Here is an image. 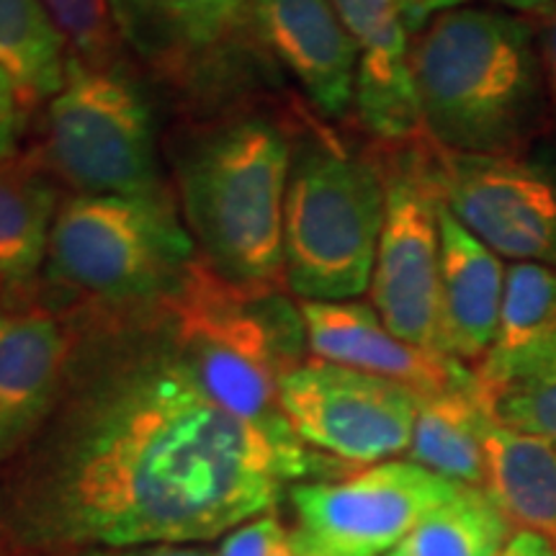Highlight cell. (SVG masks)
Masks as SVG:
<instances>
[{
  "label": "cell",
  "mask_w": 556,
  "mask_h": 556,
  "mask_svg": "<svg viewBox=\"0 0 556 556\" xmlns=\"http://www.w3.org/2000/svg\"><path fill=\"white\" fill-rule=\"evenodd\" d=\"M492 3L505 5V9H513V11H523L528 16H533V13L544 11L548 3H554V0H492Z\"/></svg>",
  "instance_id": "d6a6232c"
},
{
  "label": "cell",
  "mask_w": 556,
  "mask_h": 556,
  "mask_svg": "<svg viewBox=\"0 0 556 556\" xmlns=\"http://www.w3.org/2000/svg\"><path fill=\"white\" fill-rule=\"evenodd\" d=\"M435 180L443 206L500 258L556 266L554 165L435 144Z\"/></svg>",
  "instance_id": "8fae6325"
},
{
  "label": "cell",
  "mask_w": 556,
  "mask_h": 556,
  "mask_svg": "<svg viewBox=\"0 0 556 556\" xmlns=\"http://www.w3.org/2000/svg\"><path fill=\"white\" fill-rule=\"evenodd\" d=\"M464 484L415 462H379L343 479L296 482V552L325 556L389 554L413 528L462 490Z\"/></svg>",
  "instance_id": "9c48e42d"
},
{
  "label": "cell",
  "mask_w": 556,
  "mask_h": 556,
  "mask_svg": "<svg viewBox=\"0 0 556 556\" xmlns=\"http://www.w3.org/2000/svg\"><path fill=\"white\" fill-rule=\"evenodd\" d=\"M486 400L497 422L544 438L556 448V348L507 384L486 394Z\"/></svg>",
  "instance_id": "603a6c76"
},
{
  "label": "cell",
  "mask_w": 556,
  "mask_h": 556,
  "mask_svg": "<svg viewBox=\"0 0 556 556\" xmlns=\"http://www.w3.org/2000/svg\"><path fill=\"white\" fill-rule=\"evenodd\" d=\"M250 21L315 111L328 119L351 114L358 54L332 0H250Z\"/></svg>",
  "instance_id": "4fadbf2b"
},
{
  "label": "cell",
  "mask_w": 556,
  "mask_h": 556,
  "mask_svg": "<svg viewBox=\"0 0 556 556\" xmlns=\"http://www.w3.org/2000/svg\"><path fill=\"white\" fill-rule=\"evenodd\" d=\"M358 54L356 111L379 142L426 135L409 67V29L397 0H332Z\"/></svg>",
  "instance_id": "9a60e30c"
},
{
  "label": "cell",
  "mask_w": 556,
  "mask_h": 556,
  "mask_svg": "<svg viewBox=\"0 0 556 556\" xmlns=\"http://www.w3.org/2000/svg\"><path fill=\"white\" fill-rule=\"evenodd\" d=\"M495 422L484 389L475 381L417 400L409 462L456 484L484 486V441Z\"/></svg>",
  "instance_id": "ffe728a7"
},
{
  "label": "cell",
  "mask_w": 556,
  "mask_h": 556,
  "mask_svg": "<svg viewBox=\"0 0 556 556\" xmlns=\"http://www.w3.org/2000/svg\"><path fill=\"white\" fill-rule=\"evenodd\" d=\"M464 0H397L402 16H405V24L409 34H417L422 29V26L428 24L430 18L438 16V13L443 11H451V9H458Z\"/></svg>",
  "instance_id": "f546056e"
},
{
  "label": "cell",
  "mask_w": 556,
  "mask_h": 556,
  "mask_svg": "<svg viewBox=\"0 0 556 556\" xmlns=\"http://www.w3.org/2000/svg\"><path fill=\"white\" fill-rule=\"evenodd\" d=\"M157 304L75 315L62 397L5 497L9 539L197 544L270 513L283 484L319 469L304 441H276L208 397Z\"/></svg>",
  "instance_id": "6da1fadb"
},
{
  "label": "cell",
  "mask_w": 556,
  "mask_h": 556,
  "mask_svg": "<svg viewBox=\"0 0 556 556\" xmlns=\"http://www.w3.org/2000/svg\"><path fill=\"white\" fill-rule=\"evenodd\" d=\"M41 5L65 37L70 54L90 67H116L122 31L111 0H41Z\"/></svg>",
  "instance_id": "cb8c5ba5"
},
{
  "label": "cell",
  "mask_w": 556,
  "mask_h": 556,
  "mask_svg": "<svg viewBox=\"0 0 556 556\" xmlns=\"http://www.w3.org/2000/svg\"><path fill=\"white\" fill-rule=\"evenodd\" d=\"M505 291L500 255L441 201V343L458 364H482L495 343Z\"/></svg>",
  "instance_id": "e0dca14e"
},
{
  "label": "cell",
  "mask_w": 556,
  "mask_h": 556,
  "mask_svg": "<svg viewBox=\"0 0 556 556\" xmlns=\"http://www.w3.org/2000/svg\"><path fill=\"white\" fill-rule=\"evenodd\" d=\"M197 258L176 204L163 197L70 193L54 219L41 291L47 302L137 309L163 302Z\"/></svg>",
  "instance_id": "8992f818"
},
{
  "label": "cell",
  "mask_w": 556,
  "mask_h": 556,
  "mask_svg": "<svg viewBox=\"0 0 556 556\" xmlns=\"http://www.w3.org/2000/svg\"><path fill=\"white\" fill-rule=\"evenodd\" d=\"M78 323L34 302L0 309V467L31 446L65 389Z\"/></svg>",
  "instance_id": "7c38bea8"
},
{
  "label": "cell",
  "mask_w": 556,
  "mask_h": 556,
  "mask_svg": "<svg viewBox=\"0 0 556 556\" xmlns=\"http://www.w3.org/2000/svg\"><path fill=\"white\" fill-rule=\"evenodd\" d=\"M178 358L222 407L276 441H302L281 409V381L304 361L302 307L281 289H248L193 258L157 304Z\"/></svg>",
  "instance_id": "3957f363"
},
{
  "label": "cell",
  "mask_w": 556,
  "mask_h": 556,
  "mask_svg": "<svg viewBox=\"0 0 556 556\" xmlns=\"http://www.w3.org/2000/svg\"><path fill=\"white\" fill-rule=\"evenodd\" d=\"M307 348L312 358L353 371L394 381L413 389L417 397L467 387L475 371L456 358L428 353L405 343L381 323L371 304L361 302H302Z\"/></svg>",
  "instance_id": "5bb4252c"
},
{
  "label": "cell",
  "mask_w": 556,
  "mask_h": 556,
  "mask_svg": "<svg viewBox=\"0 0 556 556\" xmlns=\"http://www.w3.org/2000/svg\"><path fill=\"white\" fill-rule=\"evenodd\" d=\"M60 180L39 152L0 155V309L29 307L39 299Z\"/></svg>",
  "instance_id": "2e32d148"
},
{
  "label": "cell",
  "mask_w": 556,
  "mask_h": 556,
  "mask_svg": "<svg viewBox=\"0 0 556 556\" xmlns=\"http://www.w3.org/2000/svg\"><path fill=\"white\" fill-rule=\"evenodd\" d=\"M387 212L377 155L330 131L294 137L283 206V278L304 302H351L371 287Z\"/></svg>",
  "instance_id": "5b68a950"
},
{
  "label": "cell",
  "mask_w": 556,
  "mask_h": 556,
  "mask_svg": "<svg viewBox=\"0 0 556 556\" xmlns=\"http://www.w3.org/2000/svg\"><path fill=\"white\" fill-rule=\"evenodd\" d=\"M500 556H556L554 546L546 539L536 536V533L518 531L516 536H510Z\"/></svg>",
  "instance_id": "1f68e13d"
},
{
  "label": "cell",
  "mask_w": 556,
  "mask_h": 556,
  "mask_svg": "<svg viewBox=\"0 0 556 556\" xmlns=\"http://www.w3.org/2000/svg\"><path fill=\"white\" fill-rule=\"evenodd\" d=\"M170 52L212 50L250 18V0H168ZM173 58V54H170Z\"/></svg>",
  "instance_id": "d4e9b609"
},
{
  "label": "cell",
  "mask_w": 556,
  "mask_h": 556,
  "mask_svg": "<svg viewBox=\"0 0 556 556\" xmlns=\"http://www.w3.org/2000/svg\"><path fill=\"white\" fill-rule=\"evenodd\" d=\"M409 67L422 127L443 150L526 155L546 119L526 18L490 9L438 13L415 34Z\"/></svg>",
  "instance_id": "7a4b0ae2"
},
{
  "label": "cell",
  "mask_w": 556,
  "mask_h": 556,
  "mask_svg": "<svg viewBox=\"0 0 556 556\" xmlns=\"http://www.w3.org/2000/svg\"><path fill=\"white\" fill-rule=\"evenodd\" d=\"M484 458V490L510 528L536 533L556 552V448L495 420L486 430Z\"/></svg>",
  "instance_id": "ac0fdd59"
},
{
  "label": "cell",
  "mask_w": 556,
  "mask_h": 556,
  "mask_svg": "<svg viewBox=\"0 0 556 556\" xmlns=\"http://www.w3.org/2000/svg\"><path fill=\"white\" fill-rule=\"evenodd\" d=\"M294 137L261 114L201 129L184 150L178 191L201 261L248 289H281L283 206Z\"/></svg>",
  "instance_id": "277c9868"
},
{
  "label": "cell",
  "mask_w": 556,
  "mask_h": 556,
  "mask_svg": "<svg viewBox=\"0 0 556 556\" xmlns=\"http://www.w3.org/2000/svg\"><path fill=\"white\" fill-rule=\"evenodd\" d=\"M47 168L73 193L163 197L155 124L137 83L116 67L67 60L65 86L47 106Z\"/></svg>",
  "instance_id": "52a82bcc"
},
{
  "label": "cell",
  "mask_w": 556,
  "mask_h": 556,
  "mask_svg": "<svg viewBox=\"0 0 556 556\" xmlns=\"http://www.w3.org/2000/svg\"><path fill=\"white\" fill-rule=\"evenodd\" d=\"M417 394L394 381L302 361L281 381V409L309 448L345 464L371 467L409 448Z\"/></svg>",
  "instance_id": "30bf717a"
},
{
  "label": "cell",
  "mask_w": 556,
  "mask_h": 556,
  "mask_svg": "<svg viewBox=\"0 0 556 556\" xmlns=\"http://www.w3.org/2000/svg\"><path fill=\"white\" fill-rule=\"evenodd\" d=\"M296 556H325V554H309V552H296Z\"/></svg>",
  "instance_id": "836d02e7"
},
{
  "label": "cell",
  "mask_w": 556,
  "mask_h": 556,
  "mask_svg": "<svg viewBox=\"0 0 556 556\" xmlns=\"http://www.w3.org/2000/svg\"><path fill=\"white\" fill-rule=\"evenodd\" d=\"M168 0H111L116 24L124 37H129L144 52H157L170 58Z\"/></svg>",
  "instance_id": "484cf974"
},
{
  "label": "cell",
  "mask_w": 556,
  "mask_h": 556,
  "mask_svg": "<svg viewBox=\"0 0 556 556\" xmlns=\"http://www.w3.org/2000/svg\"><path fill=\"white\" fill-rule=\"evenodd\" d=\"M217 556H296V546L281 520L263 513L232 528L222 541Z\"/></svg>",
  "instance_id": "4316f807"
},
{
  "label": "cell",
  "mask_w": 556,
  "mask_h": 556,
  "mask_svg": "<svg viewBox=\"0 0 556 556\" xmlns=\"http://www.w3.org/2000/svg\"><path fill=\"white\" fill-rule=\"evenodd\" d=\"M387 186V212L371 274V307L405 343L443 353L441 343V191L435 142H381L374 152ZM451 358V356H448Z\"/></svg>",
  "instance_id": "ba28073f"
},
{
  "label": "cell",
  "mask_w": 556,
  "mask_h": 556,
  "mask_svg": "<svg viewBox=\"0 0 556 556\" xmlns=\"http://www.w3.org/2000/svg\"><path fill=\"white\" fill-rule=\"evenodd\" d=\"M507 523L484 486H467L430 510L387 556H500Z\"/></svg>",
  "instance_id": "7402d4cb"
},
{
  "label": "cell",
  "mask_w": 556,
  "mask_h": 556,
  "mask_svg": "<svg viewBox=\"0 0 556 556\" xmlns=\"http://www.w3.org/2000/svg\"><path fill=\"white\" fill-rule=\"evenodd\" d=\"M26 114L29 111L21 103V96L16 86H13L11 75L0 65V155L16 152L18 137L26 124Z\"/></svg>",
  "instance_id": "f1b7e54d"
},
{
  "label": "cell",
  "mask_w": 556,
  "mask_h": 556,
  "mask_svg": "<svg viewBox=\"0 0 556 556\" xmlns=\"http://www.w3.org/2000/svg\"><path fill=\"white\" fill-rule=\"evenodd\" d=\"M101 556H217L206 548H199L193 544H155V546H131V548H116L114 554Z\"/></svg>",
  "instance_id": "4dcf8cb0"
},
{
  "label": "cell",
  "mask_w": 556,
  "mask_h": 556,
  "mask_svg": "<svg viewBox=\"0 0 556 556\" xmlns=\"http://www.w3.org/2000/svg\"><path fill=\"white\" fill-rule=\"evenodd\" d=\"M556 348V266L513 263L505 268L495 343L475 368L484 394L507 384Z\"/></svg>",
  "instance_id": "d6986e66"
},
{
  "label": "cell",
  "mask_w": 556,
  "mask_h": 556,
  "mask_svg": "<svg viewBox=\"0 0 556 556\" xmlns=\"http://www.w3.org/2000/svg\"><path fill=\"white\" fill-rule=\"evenodd\" d=\"M70 47L41 0H0V65L31 111L65 86Z\"/></svg>",
  "instance_id": "44dd1931"
},
{
  "label": "cell",
  "mask_w": 556,
  "mask_h": 556,
  "mask_svg": "<svg viewBox=\"0 0 556 556\" xmlns=\"http://www.w3.org/2000/svg\"><path fill=\"white\" fill-rule=\"evenodd\" d=\"M528 24L533 29V41H536L546 119L556 124V0L548 3L544 11L533 13Z\"/></svg>",
  "instance_id": "83f0119b"
}]
</instances>
